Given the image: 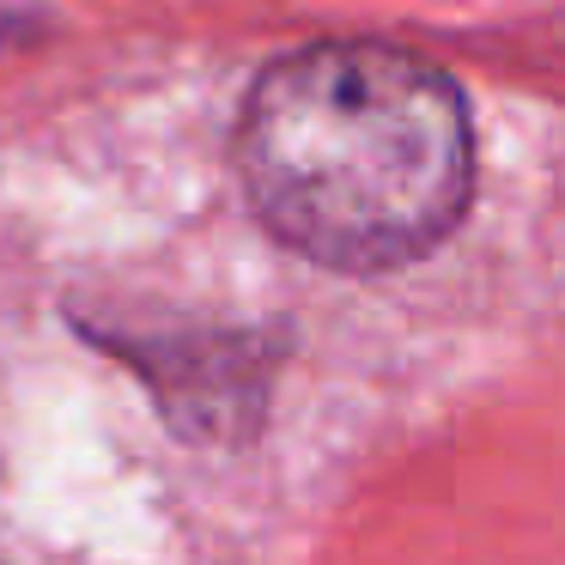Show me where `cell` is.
<instances>
[{
    "label": "cell",
    "mask_w": 565,
    "mask_h": 565,
    "mask_svg": "<svg viewBox=\"0 0 565 565\" xmlns=\"http://www.w3.org/2000/svg\"><path fill=\"white\" fill-rule=\"evenodd\" d=\"M237 177L280 244L322 268H402L456 232L475 128L444 67L390 43H310L249 86Z\"/></svg>",
    "instance_id": "cell-1"
}]
</instances>
